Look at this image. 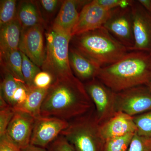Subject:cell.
Wrapping results in <instances>:
<instances>
[{
  "instance_id": "cell-8",
  "label": "cell",
  "mask_w": 151,
  "mask_h": 151,
  "mask_svg": "<svg viewBox=\"0 0 151 151\" xmlns=\"http://www.w3.org/2000/svg\"><path fill=\"white\" fill-rule=\"evenodd\" d=\"M103 27L129 51L134 46L131 6L113 10Z\"/></svg>"
},
{
  "instance_id": "cell-35",
  "label": "cell",
  "mask_w": 151,
  "mask_h": 151,
  "mask_svg": "<svg viewBox=\"0 0 151 151\" xmlns=\"http://www.w3.org/2000/svg\"><path fill=\"white\" fill-rule=\"evenodd\" d=\"M147 86L148 87L149 89H150V91L151 92V82L148 84L147 85Z\"/></svg>"
},
{
  "instance_id": "cell-32",
  "label": "cell",
  "mask_w": 151,
  "mask_h": 151,
  "mask_svg": "<svg viewBox=\"0 0 151 151\" xmlns=\"http://www.w3.org/2000/svg\"><path fill=\"white\" fill-rule=\"evenodd\" d=\"M21 150L5 135L0 137V151H21Z\"/></svg>"
},
{
  "instance_id": "cell-20",
  "label": "cell",
  "mask_w": 151,
  "mask_h": 151,
  "mask_svg": "<svg viewBox=\"0 0 151 151\" xmlns=\"http://www.w3.org/2000/svg\"><path fill=\"white\" fill-rule=\"evenodd\" d=\"M1 68H4L19 80L25 83L22 73V58L19 50L0 53Z\"/></svg>"
},
{
  "instance_id": "cell-17",
  "label": "cell",
  "mask_w": 151,
  "mask_h": 151,
  "mask_svg": "<svg viewBox=\"0 0 151 151\" xmlns=\"http://www.w3.org/2000/svg\"><path fill=\"white\" fill-rule=\"evenodd\" d=\"M17 18L23 30L38 25H44L45 21L37 1H21L18 4Z\"/></svg>"
},
{
  "instance_id": "cell-25",
  "label": "cell",
  "mask_w": 151,
  "mask_h": 151,
  "mask_svg": "<svg viewBox=\"0 0 151 151\" xmlns=\"http://www.w3.org/2000/svg\"><path fill=\"white\" fill-rule=\"evenodd\" d=\"M15 111L0 96V137L5 135L6 130Z\"/></svg>"
},
{
  "instance_id": "cell-30",
  "label": "cell",
  "mask_w": 151,
  "mask_h": 151,
  "mask_svg": "<svg viewBox=\"0 0 151 151\" xmlns=\"http://www.w3.org/2000/svg\"><path fill=\"white\" fill-rule=\"evenodd\" d=\"M46 149L47 151H74L72 145L61 135L58 136Z\"/></svg>"
},
{
  "instance_id": "cell-23",
  "label": "cell",
  "mask_w": 151,
  "mask_h": 151,
  "mask_svg": "<svg viewBox=\"0 0 151 151\" xmlns=\"http://www.w3.org/2000/svg\"><path fill=\"white\" fill-rule=\"evenodd\" d=\"M130 134L105 140L103 151H127L133 136Z\"/></svg>"
},
{
  "instance_id": "cell-36",
  "label": "cell",
  "mask_w": 151,
  "mask_h": 151,
  "mask_svg": "<svg viewBox=\"0 0 151 151\" xmlns=\"http://www.w3.org/2000/svg\"></svg>"
},
{
  "instance_id": "cell-34",
  "label": "cell",
  "mask_w": 151,
  "mask_h": 151,
  "mask_svg": "<svg viewBox=\"0 0 151 151\" xmlns=\"http://www.w3.org/2000/svg\"><path fill=\"white\" fill-rule=\"evenodd\" d=\"M21 151H47L46 149L30 145L22 149Z\"/></svg>"
},
{
  "instance_id": "cell-7",
  "label": "cell",
  "mask_w": 151,
  "mask_h": 151,
  "mask_svg": "<svg viewBox=\"0 0 151 151\" xmlns=\"http://www.w3.org/2000/svg\"><path fill=\"white\" fill-rule=\"evenodd\" d=\"M116 109L132 117L151 111V92L147 85L116 93Z\"/></svg>"
},
{
  "instance_id": "cell-9",
  "label": "cell",
  "mask_w": 151,
  "mask_h": 151,
  "mask_svg": "<svg viewBox=\"0 0 151 151\" xmlns=\"http://www.w3.org/2000/svg\"><path fill=\"white\" fill-rule=\"evenodd\" d=\"M134 44L130 51L151 52V15L137 1L131 6Z\"/></svg>"
},
{
  "instance_id": "cell-1",
  "label": "cell",
  "mask_w": 151,
  "mask_h": 151,
  "mask_svg": "<svg viewBox=\"0 0 151 151\" xmlns=\"http://www.w3.org/2000/svg\"><path fill=\"white\" fill-rule=\"evenodd\" d=\"M94 109L84 84L75 75L57 79L47 90L41 116L68 123Z\"/></svg>"
},
{
  "instance_id": "cell-24",
  "label": "cell",
  "mask_w": 151,
  "mask_h": 151,
  "mask_svg": "<svg viewBox=\"0 0 151 151\" xmlns=\"http://www.w3.org/2000/svg\"><path fill=\"white\" fill-rule=\"evenodd\" d=\"M21 52L22 58V73L25 84L29 88L32 86L35 76L41 70L40 68L32 62L24 53L21 51Z\"/></svg>"
},
{
  "instance_id": "cell-29",
  "label": "cell",
  "mask_w": 151,
  "mask_h": 151,
  "mask_svg": "<svg viewBox=\"0 0 151 151\" xmlns=\"http://www.w3.org/2000/svg\"><path fill=\"white\" fill-rule=\"evenodd\" d=\"M95 2L108 10L129 7L134 1L132 0H94Z\"/></svg>"
},
{
  "instance_id": "cell-14",
  "label": "cell",
  "mask_w": 151,
  "mask_h": 151,
  "mask_svg": "<svg viewBox=\"0 0 151 151\" xmlns=\"http://www.w3.org/2000/svg\"><path fill=\"white\" fill-rule=\"evenodd\" d=\"M90 1L65 0L63 1L52 27L71 35V32L78 21L79 9Z\"/></svg>"
},
{
  "instance_id": "cell-5",
  "label": "cell",
  "mask_w": 151,
  "mask_h": 151,
  "mask_svg": "<svg viewBox=\"0 0 151 151\" xmlns=\"http://www.w3.org/2000/svg\"><path fill=\"white\" fill-rule=\"evenodd\" d=\"M60 135L67 140L74 151H103L105 140L94 109L69 122L68 127Z\"/></svg>"
},
{
  "instance_id": "cell-26",
  "label": "cell",
  "mask_w": 151,
  "mask_h": 151,
  "mask_svg": "<svg viewBox=\"0 0 151 151\" xmlns=\"http://www.w3.org/2000/svg\"><path fill=\"white\" fill-rule=\"evenodd\" d=\"M138 135L151 138V111L134 117Z\"/></svg>"
},
{
  "instance_id": "cell-28",
  "label": "cell",
  "mask_w": 151,
  "mask_h": 151,
  "mask_svg": "<svg viewBox=\"0 0 151 151\" xmlns=\"http://www.w3.org/2000/svg\"><path fill=\"white\" fill-rule=\"evenodd\" d=\"M53 76L47 71L41 70L35 76L32 86L42 89H48L55 82Z\"/></svg>"
},
{
  "instance_id": "cell-3",
  "label": "cell",
  "mask_w": 151,
  "mask_h": 151,
  "mask_svg": "<svg viewBox=\"0 0 151 151\" xmlns=\"http://www.w3.org/2000/svg\"><path fill=\"white\" fill-rule=\"evenodd\" d=\"M70 45L100 68L115 63L130 51L103 27L73 36Z\"/></svg>"
},
{
  "instance_id": "cell-12",
  "label": "cell",
  "mask_w": 151,
  "mask_h": 151,
  "mask_svg": "<svg viewBox=\"0 0 151 151\" xmlns=\"http://www.w3.org/2000/svg\"><path fill=\"white\" fill-rule=\"evenodd\" d=\"M113 10L103 8L94 0L90 1L81 10L78 21L72 30L71 36L103 27L111 16Z\"/></svg>"
},
{
  "instance_id": "cell-21",
  "label": "cell",
  "mask_w": 151,
  "mask_h": 151,
  "mask_svg": "<svg viewBox=\"0 0 151 151\" xmlns=\"http://www.w3.org/2000/svg\"><path fill=\"white\" fill-rule=\"evenodd\" d=\"M2 79L1 82L0 96L11 107L13 105L14 95L22 84H23L4 68H1ZM25 84V83H24Z\"/></svg>"
},
{
  "instance_id": "cell-6",
  "label": "cell",
  "mask_w": 151,
  "mask_h": 151,
  "mask_svg": "<svg viewBox=\"0 0 151 151\" xmlns=\"http://www.w3.org/2000/svg\"><path fill=\"white\" fill-rule=\"evenodd\" d=\"M84 84L94 104V113L97 122L100 125H102L112 118L117 112L116 92L97 78Z\"/></svg>"
},
{
  "instance_id": "cell-31",
  "label": "cell",
  "mask_w": 151,
  "mask_h": 151,
  "mask_svg": "<svg viewBox=\"0 0 151 151\" xmlns=\"http://www.w3.org/2000/svg\"><path fill=\"white\" fill-rule=\"evenodd\" d=\"M62 1L58 0H41L37 1L41 11H43L44 13L47 16L52 15L55 13L59 7L62 4Z\"/></svg>"
},
{
  "instance_id": "cell-13",
  "label": "cell",
  "mask_w": 151,
  "mask_h": 151,
  "mask_svg": "<svg viewBox=\"0 0 151 151\" xmlns=\"http://www.w3.org/2000/svg\"><path fill=\"white\" fill-rule=\"evenodd\" d=\"M35 118L20 111H15L7 128L5 136L21 149L30 145Z\"/></svg>"
},
{
  "instance_id": "cell-33",
  "label": "cell",
  "mask_w": 151,
  "mask_h": 151,
  "mask_svg": "<svg viewBox=\"0 0 151 151\" xmlns=\"http://www.w3.org/2000/svg\"><path fill=\"white\" fill-rule=\"evenodd\" d=\"M137 1L146 12L151 15V0H138Z\"/></svg>"
},
{
  "instance_id": "cell-16",
  "label": "cell",
  "mask_w": 151,
  "mask_h": 151,
  "mask_svg": "<svg viewBox=\"0 0 151 151\" xmlns=\"http://www.w3.org/2000/svg\"><path fill=\"white\" fill-rule=\"evenodd\" d=\"M69 60L73 74L83 83L96 78L100 68L70 45Z\"/></svg>"
},
{
  "instance_id": "cell-2",
  "label": "cell",
  "mask_w": 151,
  "mask_h": 151,
  "mask_svg": "<svg viewBox=\"0 0 151 151\" xmlns=\"http://www.w3.org/2000/svg\"><path fill=\"white\" fill-rule=\"evenodd\" d=\"M96 78L113 92L151 82V52L130 51L117 62L100 68Z\"/></svg>"
},
{
  "instance_id": "cell-4",
  "label": "cell",
  "mask_w": 151,
  "mask_h": 151,
  "mask_svg": "<svg viewBox=\"0 0 151 151\" xmlns=\"http://www.w3.org/2000/svg\"><path fill=\"white\" fill-rule=\"evenodd\" d=\"M45 36L46 53L41 69L51 74L55 80L74 75L69 60L72 36L51 27Z\"/></svg>"
},
{
  "instance_id": "cell-27",
  "label": "cell",
  "mask_w": 151,
  "mask_h": 151,
  "mask_svg": "<svg viewBox=\"0 0 151 151\" xmlns=\"http://www.w3.org/2000/svg\"><path fill=\"white\" fill-rule=\"evenodd\" d=\"M127 151H151V138L135 133Z\"/></svg>"
},
{
  "instance_id": "cell-11",
  "label": "cell",
  "mask_w": 151,
  "mask_h": 151,
  "mask_svg": "<svg viewBox=\"0 0 151 151\" xmlns=\"http://www.w3.org/2000/svg\"><path fill=\"white\" fill-rule=\"evenodd\" d=\"M68 125V122L55 117L40 116L37 118L30 145L46 149Z\"/></svg>"
},
{
  "instance_id": "cell-18",
  "label": "cell",
  "mask_w": 151,
  "mask_h": 151,
  "mask_svg": "<svg viewBox=\"0 0 151 151\" xmlns=\"http://www.w3.org/2000/svg\"><path fill=\"white\" fill-rule=\"evenodd\" d=\"M22 28L17 18L1 27L0 53L19 50Z\"/></svg>"
},
{
  "instance_id": "cell-19",
  "label": "cell",
  "mask_w": 151,
  "mask_h": 151,
  "mask_svg": "<svg viewBox=\"0 0 151 151\" xmlns=\"http://www.w3.org/2000/svg\"><path fill=\"white\" fill-rule=\"evenodd\" d=\"M47 90L34 86L29 87L26 100L22 105L15 109V111L27 113L35 119L40 117L42 105Z\"/></svg>"
},
{
  "instance_id": "cell-22",
  "label": "cell",
  "mask_w": 151,
  "mask_h": 151,
  "mask_svg": "<svg viewBox=\"0 0 151 151\" xmlns=\"http://www.w3.org/2000/svg\"><path fill=\"white\" fill-rule=\"evenodd\" d=\"M17 2L15 0H2L0 2V27L9 23L17 18Z\"/></svg>"
},
{
  "instance_id": "cell-10",
  "label": "cell",
  "mask_w": 151,
  "mask_h": 151,
  "mask_svg": "<svg viewBox=\"0 0 151 151\" xmlns=\"http://www.w3.org/2000/svg\"><path fill=\"white\" fill-rule=\"evenodd\" d=\"M44 25H38L22 31L19 50L41 68L46 53Z\"/></svg>"
},
{
  "instance_id": "cell-15",
  "label": "cell",
  "mask_w": 151,
  "mask_h": 151,
  "mask_svg": "<svg viewBox=\"0 0 151 151\" xmlns=\"http://www.w3.org/2000/svg\"><path fill=\"white\" fill-rule=\"evenodd\" d=\"M100 131L105 140L110 138L135 134L137 129L134 117L121 111H117L112 118L100 125Z\"/></svg>"
}]
</instances>
